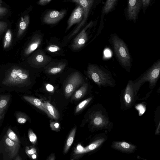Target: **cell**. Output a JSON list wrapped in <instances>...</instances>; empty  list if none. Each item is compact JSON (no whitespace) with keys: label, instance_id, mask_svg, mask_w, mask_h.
I'll use <instances>...</instances> for the list:
<instances>
[{"label":"cell","instance_id":"cell-33","mask_svg":"<svg viewBox=\"0 0 160 160\" xmlns=\"http://www.w3.org/2000/svg\"><path fill=\"white\" fill-rule=\"evenodd\" d=\"M75 152L76 154H82L84 153V148L80 145H78L75 150Z\"/></svg>","mask_w":160,"mask_h":160},{"label":"cell","instance_id":"cell-13","mask_svg":"<svg viewBox=\"0 0 160 160\" xmlns=\"http://www.w3.org/2000/svg\"><path fill=\"white\" fill-rule=\"evenodd\" d=\"M30 22L29 15L25 14L22 17L19 21L17 37L19 38L26 30Z\"/></svg>","mask_w":160,"mask_h":160},{"label":"cell","instance_id":"cell-6","mask_svg":"<svg viewBox=\"0 0 160 160\" xmlns=\"http://www.w3.org/2000/svg\"><path fill=\"white\" fill-rule=\"evenodd\" d=\"M83 82V78L78 72L73 73L70 77L65 86L64 94L66 99L69 98Z\"/></svg>","mask_w":160,"mask_h":160},{"label":"cell","instance_id":"cell-22","mask_svg":"<svg viewBox=\"0 0 160 160\" xmlns=\"http://www.w3.org/2000/svg\"><path fill=\"white\" fill-rule=\"evenodd\" d=\"M103 140L99 139L94 141L84 148V153L90 152L97 148L102 142Z\"/></svg>","mask_w":160,"mask_h":160},{"label":"cell","instance_id":"cell-20","mask_svg":"<svg viewBox=\"0 0 160 160\" xmlns=\"http://www.w3.org/2000/svg\"><path fill=\"white\" fill-rule=\"evenodd\" d=\"M8 101V98L6 96H2L0 98V120L4 117Z\"/></svg>","mask_w":160,"mask_h":160},{"label":"cell","instance_id":"cell-32","mask_svg":"<svg viewBox=\"0 0 160 160\" xmlns=\"http://www.w3.org/2000/svg\"><path fill=\"white\" fill-rule=\"evenodd\" d=\"M7 26L8 24L6 22L0 21V33L4 31Z\"/></svg>","mask_w":160,"mask_h":160},{"label":"cell","instance_id":"cell-36","mask_svg":"<svg viewBox=\"0 0 160 160\" xmlns=\"http://www.w3.org/2000/svg\"><path fill=\"white\" fill-rule=\"evenodd\" d=\"M51 0H38V3L41 6L45 5L48 3Z\"/></svg>","mask_w":160,"mask_h":160},{"label":"cell","instance_id":"cell-40","mask_svg":"<svg viewBox=\"0 0 160 160\" xmlns=\"http://www.w3.org/2000/svg\"><path fill=\"white\" fill-rule=\"evenodd\" d=\"M55 159V155L53 154L50 155L47 159L48 160H54Z\"/></svg>","mask_w":160,"mask_h":160},{"label":"cell","instance_id":"cell-31","mask_svg":"<svg viewBox=\"0 0 160 160\" xmlns=\"http://www.w3.org/2000/svg\"><path fill=\"white\" fill-rule=\"evenodd\" d=\"M60 49L59 47L54 45H52L49 46L47 48V50L51 52H55Z\"/></svg>","mask_w":160,"mask_h":160},{"label":"cell","instance_id":"cell-26","mask_svg":"<svg viewBox=\"0 0 160 160\" xmlns=\"http://www.w3.org/2000/svg\"><path fill=\"white\" fill-rule=\"evenodd\" d=\"M92 123L96 126H98L102 124L103 122V120L100 116L96 115L92 119Z\"/></svg>","mask_w":160,"mask_h":160},{"label":"cell","instance_id":"cell-24","mask_svg":"<svg viewBox=\"0 0 160 160\" xmlns=\"http://www.w3.org/2000/svg\"><path fill=\"white\" fill-rule=\"evenodd\" d=\"M92 98V97H90L80 102L76 107L75 112L78 113L83 109L91 101Z\"/></svg>","mask_w":160,"mask_h":160},{"label":"cell","instance_id":"cell-19","mask_svg":"<svg viewBox=\"0 0 160 160\" xmlns=\"http://www.w3.org/2000/svg\"><path fill=\"white\" fill-rule=\"evenodd\" d=\"M77 127L73 128L71 131L67 138L63 150V153H66L68 151L74 141Z\"/></svg>","mask_w":160,"mask_h":160},{"label":"cell","instance_id":"cell-27","mask_svg":"<svg viewBox=\"0 0 160 160\" xmlns=\"http://www.w3.org/2000/svg\"><path fill=\"white\" fill-rule=\"evenodd\" d=\"M28 137L29 140L33 145L36 144L37 141V137L36 135L31 129H29L28 132Z\"/></svg>","mask_w":160,"mask_h":160},{"label":"cell","instance_id":"cell-25","mask_svg":"<svg viewBox=\"0 0 160 160\" xmlns=\"http://www.w3.org/2000/svg\"><path fill=\"white\" fill-rule=\"evenodd\" d=\"M7 136L12 140L20 143V141L15 133L9 128L7 133Z\"/></svg>","mask_w":160,"mask_h":160},{"label":"cell","instance_id":"cell-29","mask_svg":"<svg viewBox=\"0 0 160 160\" xmlns=\"http://www.w3.org/2000/svg\"><path fill=\"white\" fill-rule=\"evenodd\" d=\"M25 150L26 153L29 157L32 154L37 152L36 149L33 146L26 147Z\"/></svg>","mask_w":160,"mask_h":160},{"label":"cell","instance_id":"cell-34","mask_svg":"<svg viewBox=\"0 0 160 160\" xmlns=\"http://www.w3.org/2000/svg\"><path fill=\"white\" fill-rule=\"evenodd\" d=\"M36 60L38 62L41 63L44 61V58L42 54H39L36 56Z\"/></svg>","mask_w":160,"mask_h":160},{"label":"cell","instance_id":"cell-23","mask_svg":"<svg viewBox=\"0 0 160 160\" xmlns=\"http://www.w3.org/2000/svg\"><path fill=\"white\" fill-rule=\"evenodd\" d=\"M65 65L66 64L64 63L58 64L49 69L48 72L51 74H57L62 71L65 68Z\"/></svg>","mask_w":160,"mask_h":160},{"label":"cell","instance_id":"cell-12","mask_svg":"<svg viewBox=\"0 0 160 160\" xmlns=\"http://www.w3.org/2000/svg\"><path fill=\"white\" fill-rule=\"evenodd\" d=\"M4 141L6 146L9 152L11 158H13L17 154L20 147L19 143L10 139L7 136L4 138Z\"/></svg>","mask_w":160,"mask_h":160},{"label":"cell","instance_id":"cell-4","mask_svg":"<svg viewBox=\"0 0 160 160\" xmlns=\"http://www.w3.org/2000/svg\"><path fill=\"white\" fill-rule=\"evenodd\" d=\"M70 1L76 3L80 5L84 11L82 20L79 23L70 36L69 38L77 33L80 29L87 22L88 18L93 9L98 4V0H69Z\"/></svg>","mask_w":160,"mask_h":160},{"label":"cell","instance_id":"cell-41","mask_svg":"<svg viewBox=\"0 0 160 160\" xmlns=\"http://www.w3.org/2000/svg\"><path fill=\"white\" fill-rule=\"evenodd\" d=\"M37 153L36 152L32 155L30 158L32 159H35L37 158Z\"/></svg>","mask_w":160,"mask_h":160},{"label":"cell","instance_id":"cell-5","mask_svg":"<svg viewBox=\"0 0 160 160\" xmlns=\"http://www.w3.org/2000/svg\"><path fill=\"white\" fill-rule=\"evenodd\" d=\"M28 78V74L24 70L14 68L8 72L2 83L9 85L22 84L27 81Z\"/></svg>","mask_w":160,"mask_h":160},{"label":"cell","instance_id":"cell-42","mask_svg":"<svg viewBox=\"0 0 160 160\" xmlns=\"http://www.w3.org/2000/svg\"><path fill=\"white\" fill-rule=\"evenodd\" d=\"M2 0H0V7H1L2 4Z\"/></svg>","mask_w":160,"mask_h":160},{"label":"cell","instance_id":"cell-39","mask_svg":"<svg viewBox=\"0 0 160 160\" xmlns=\"http://www.w3.org/2000/svg\"><path fill=\"white\" fill-rule=\"evenodd\" d=\"M104 54L106 57H110L111 56V53L109 50L106 49L104 51Z\"/></svg>","mask_w":160,"mask_h":160},{"label":"cell","instance_id":"cell-21","mask_svg":"<svg viewBox=\"0 0 160 160\" xmlns=\"http://www.w3.org/2000/svg\"><path fill=\"white\" fill-rule=\"evenodd\" d=\"M12 38L11 30L8 29L6 32L3 41V47L4 48H8L10 45Z\"/></svg>","mask_w":160,"mask_h":160},{"label":"cell","instance_id":"cell-7","mask_svg":"<svg viewBox=\"0 0 160 160\" xmlns=\"http://www.w3.org/2000/svg\"><path fill=\"white\" fill-rule=\"evenodd\" d=\"M142 5V0H128L127 9L128 19L136 22Z\"/></svg>","mask_w":160,"mask_h":160},{"label":"cell","instance_id":"cell-38","mask_svg":"<svg viewBox=\"0 0 160 160\" xmlns=\"http://www.w3.org/2000/svg\"><path fill=\"white\" fill-rule=\"evenodd\" d=\"M46 88L47 90L51 92H53L54 89V88L52 85L48 84L46 85Z\"/></svg>","mask_w":160,"mask_h":160},{"label":"cell","instance_id":"cell-37","mask_svg":"<svg viewBox=\"0 0 160 160\" xmlns=\"http://www.w3.org/2000/svg\"><path fill=\"white\" fill-rule=\"evenodd\" d=\"M150 0H142V6L144 8L147 7L149 5Z\"/></svg>","mask_w":160,"mask_h":160},{"label":"cell","instance_id":"cell-1","mask_svg":"<svg viewBox=\"0 0 160 160\" xmlns=\"http://www.w3.org/2000/svg\"><path fill=\"white\" fill-rule=\"evenodd\" d=\"M110 42L119 63L127 72H129L132 59L126 44L115 34L111 35Z\"/></svg>","mask_w":160,"mask_h":160},{"label":"cell","instance_id":"cell-10","mask_svg":"<svg viewBox=\"0 0 160 160\" xmlns=\"http://www.w3.org/2000/svg\"><path fill=\"white\" fill-rule=\"evenodd\" d=\"M83 8L78 4L68 20L66 30H68L74 24L80 22L83 19Z\"/></svg>","mask_w":160,"mask_h":160},{"label":"cell","instance_id":"cell-2","mask_svg":"<svg viewBox=\"0 0 160 160\" xmlns=\"http://www.w3.org/2000/svg\"><path fill=\"white\" fill-rule=\"evenodd\" d=\"M87 75L90 79L99 86H112L115 82L110 72L102 66L89 65L87 68Z\"/></svg>","mask_w":160,"mask_h":160},{"label":"cell","instance_id":"cell-30","mask_svg":"<svg viewBox=\"0 0 160 160\" xmlns=\"http://www.w3.org/2000/svg\"><path fill=\"white\" fill-rule=\"evenodd\" d=\"M8 12V10L7 8L4 7H0V18L6 15Z\"/></svg>","mask_w":160,"mask_h":160},{"label":"cell","instance_id":"cell-8","mask_svg":"<svg viewBox=\"0 0 160 160\" xmlns=\"http://www.w3.org/2000/svg\"><path fill=\"white\" fill-rule=\"evenodd\" d=\"M93 24L92 21L90 22L75 38L72 45L73 50H78L84 45L88 39L87 30Z\"/></svg>","mask_w":160,"mask_h":160},{"label":"cell","instance_id":"cell-17","mask_svg":"<svg viewBox=\"0 0 160 160\" xmlns=\"http://www.w3.org/2000/svg\"><path fill=\"white\" fill-rule=\"evenodd\" d=\"M119 0H106L103 8L102 13L107 14L112 11Z\"/></svg>","mask_w":160,"mask_h":160},{"label":"cell","instance_id":"cell-11","mask_svg":"<svg viewBox=\"0 0 160 160\" xmlns=\"http://www.w3.org/2000/svg\"><path fill=\"white\" fill-rule=\"evenodd\" d=\"M23 98L26 101L44 112L49 118L52 119L51 116L46 108L44 103L42 102L40 99L34 97L27 96H23Z\"/></svg>","mask_w":160,"mask_h":160},{"label":"cell","instance_id":"cell-28","mask_svg":"<svg viewBox=\"0 0 160 160\" xmlns=\"http://www.w3.org/2000/svg\"><path fill=\"white\" fill-rule=\"evenodd\" d=\"M50 126L51 129L53 131L56 132H58L60 131V124L56 121L50 122Z\"/></svg>","mask_w":160,"mask_h":160},{"label":"cell","instance_id":"cell-35","mask_svg":"<svg viewBox=\"0 0 160 160\" xmlns=\"http://www.w3.org/2000/svg\"><path fill=\"white\" fill-rule=\"evenodd\" d=\"M27 121V118L25 117H19L17 119V121L19 123H24Z\"/></svg>","mask_w":160,"mask_h":160},{"label":"cell","instance_id":"cell-14","mask_svg":"<svg viewBox=\"0 0 160 160\" xmlns=\"http://www.w3.org/2000/svg\"><path fill=\"white\" fill-rule=\"evenodd\" d=\"M41 42L40 36L39 35L34 36L26 48L24 54L26 55H28L35 50L38 47Z\"/></svg>","mask_w":160,"mask_h":160},{"label":"cell","instance_id":"cell-18","mask_svg":"<svg viewBox=\"0 0 160 160\" xmlns=\"http://www.w3.org/2000/svg\"><path fill=\"white\" fill-rule=\"evenodd\" d=\"M88 87V84L85 83L75 92L72 96L73 100H78L82 98L85 95Z\"/></svg>","mask_w":160,"mask_h":160},{"label":"cell","instance_id":"cell-9","mask_svg":"<svg viewBox=\"0 0 160 160\" xmlns=\"http://www.w3.org/2000/svg\"><path fill=\"white\" fill-rule=\"evenodd\" d=\"M67 12L65 9L60 11L50 10L47 12L42 18L44 23L54 24L59 21L65 16Z\"/></svg>","mask_w":160,"mask_h":160},{"label":"cell","instance_id":"cell-15","mask_svg":"<svg viewBox=\"0 0 160 160\" xmlns=\"http://www.w3.org/2000/svg\"><path fill=\"white\" fill-rule=\"evenodd\" d=\"M115 148L118 150L127 152H132L135 147L125 142H117L114 143Z\"/></svg>","mask_w":160,"mask_h":160},{"label":"cell","instance_id":"cell-3","mask_svg":"<svg viewBox=\"0 0 160 160\" xmlns=\"http://www.w3.org/2000/svg\"><path fill=\"white\" fill-rule=\"evenodd\" d=\"M160 60L156 61L153 65L134 82V89L138 88L144 82H148L150 86L153 87L156 85L160 76Z\"/></svg>","mask_w":160,"mask_h":160},{"label":"cell","instance_id":"cell-16","mask_svg":"<svg viewBox=\"0 0 160 160\" xmlns=\"http://www.w3.org/2000/svg\"><path fill=\"white\" fill-rule=\"evenodd\" d=\"M45 107L51 116L52 119L55 120L58 119L59 118V114L55 108L49 102L44 101Z\"/></svg>","mask_w":160,"mask_h":160}]
</instances>
